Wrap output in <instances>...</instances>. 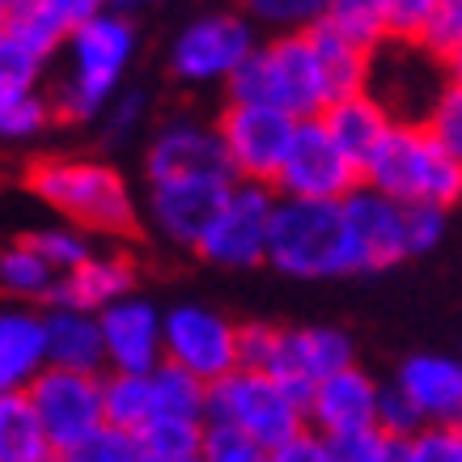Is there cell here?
<instances>
[{"label": "cell", "instance_id": "d6a6232c", "mask_svg": "<svg viewBox=\"0 0 462 462\" xmlns=\"http://www.w3.org/2000/svg\"><path fill=\"white\" fill-rule=\"evenodd\" d=\"M51 98H42L39 89H14L0 85V136L5 141H34L42 127L51 124Z\"/></svg>", "mask_w": 462, "mask_h": 462}, {"label": "cell", "instance_id": "ffe728a7", "mask_svg": "<svg viewBox=\"0 0 462 462\" xmlns=\"http://www.w3.org/2000/svg\"><path fill=\"white\" fill-rule=\"evenodd\" d=\"M378 403H382V382H374L365 369H344L336 378H327L314 391L306 407L310 433L319 437H352V433H374L378 429Z\"/></svg>", "mask_w": 462, "mask_h": 462}, {"label": "cell", "instance_id": "f1b7e54d", "mask_svg": "<svg viewBox=\"0 0 462 462\" xmlns=\"http://www.w3.org/2000/svg\"><path fill=\"white\" fill-rule=\"evenodd\" d=\"M102 407H106V424L119 433L141 437L157 420L153 411V378H136V374H106L102 378Z\"/></svg>", "mask_w": 462, "mask_h": 462}, {"label": "cell", "instance_id": "4316f807", "mask_svg": "<svg viewBox=\"0 0 462 462\" xmlns=\"http://www.w3.org/2000/svg\"><path fill=\"white\" fill-rule=\"evenodd\" d=\"M0 462H64L26 394H0Z\"/></svg>", "mask_w": 462, "mask_h": 462}, {"label": "cell", "instance_id": "ac0fdd59", "mask_svg": "<svg viewBox=\"0 0 462 462\" xmlns=\"http://www.w3.org/2000/svg\"><path fill=\"white\" fill-rule=\"evenodd\" d=\"M102 339H106V374H136L149 378L166 365V314L144 301L127 297L106 314H98Z\"/></svg>", "mask_w": 462, "mask_h": 462}, {"label": "cell", "instance_id": "7402d4cb", "mask_svg": "<svg viewBox=\"0 0 462 462\" xmlns=\"http://www.w3.org/2000/svg\"><path fill=\"white\" fill-rule=\"evenodd\" d=\"M394 386L420 407L424 424H462V356L416 352L399 365Z\"/></svg>", "mask_w": 462, "mask_h": 462}, {"label": "cell", "instance_id": "4dcf8cb0", "mask_svg": "<svg viewBox=\"0 0 462 462\" xmlns=\"http://www.w3.org/2000/svg\"><path fill=\"white\" fill-rule=\"evenodd\" d=\"M327 22H331L348 42H356L361 51H369V56L391 39L386 0H331V5H327Z\"/></svg>", "mask_w": 462, "mask_h": 462}, {"label": "cell", "instance_id": "bcb514c9", "mask_svg": "<svg viewBox=\"0 0 462 462\" xmlns=\"http://www.w3.org/2000/svg\"><path fill=\"white\" fill-rule=\"evenodd\" d=\"M331 462H382L386 449V433H352V437H322Z\"/></svg>", "mask_w": 462, "mask_h": 462}, {"label": "cell", "instance_id": "7dc6e473", "mask_svg": "<svg viewBox=\"0 0 462 462\" xmlns=\"http://www.w3.org/2000/svg\"><path fill=\"white\" fill-rule=\"evenodd\" d=\"M272 462H331V454H327V441L306 429V433L293 437L289 446L272 449Z\"/></svg>", "mask_w": 462, "mask_h": 462}, {"label": "cell", "instance_id": "8992f818", "mask_svg": "<svg viewBox=\"0 0 462 462\" xmlns=\"http://www.w3.org/2000/svg\"><path fill=\"white\" fill-rule=\"evenodd\" d=\"M94 14H102L94 0H9L0 14V85L34 89L51 56Z\"/></svg>", "mask_w": 462, "mask_h": 462}, {"label": "cell", "instance_id": "4fadbf2b", "mask_svg": "<svg viewBox=\"0 0 462 462\" xmlns=\"http://www.w3.org/2000/svg\"><path fill=\"white\" fill-rule=\"evenodd\" d=\"M276 187L263 182H238L234 196L225 204V212L217 217V225L208 229V238L199 242V259L212 267H259L267 263V246H272V221H276Z\"/></svg>", "mask_w": 462, "mask_h": 462}, {"label": "cell", "instance_id": "6da1fadb", "mask_svg": "<svg viewBox=\"0 0 462 462\" xmlns=\"http://www.w3.org/2000/svg\"><path fill=\"white\" fill-rule=\"evenodd\" d=\"M26 191L85 234L132 238L141 229V204L127 179L98 157H39L26 170Z\"/></svg>", "mask_w": 462, "mask_h": 462}, {"label": "cell", "instance_id": "8fae6325", "mask_svg": "<svg viewBox=\"0 0 462 462\" xmlns=\"http://www.w3.org/2000/svg\"><path fill=\"white\" fill-rule=\"evenodd\" d=\"M217 132L225 141L234 179L272 187L293 149L297 119L272 111V106H254V102H225V111L217 115Z\"/></svg>", "mask_w": 462, "mask_h": 462}, {"label": "cell", "instance_id": "3957f363", "mask_svg": "<svg viewBox=\"0 0 462 462\" xmlns=\"http://www.w3.org/2000/svg\"><path fill=\"white\" fill-rule=\"evenodd\" d=\"M229 102H254L284 111L297 124L322 119L331 106V89L319 69V56L301 34H272L254 47V56L242 64V72L225 85Z\"/></svg>", "mask_w": 462, "mask_h": 462}, {"label": "cell", "instance_id": "83f0119b", "mask_svg": "<svg viewBox=\"0 0 462 462\" xmlns=\"http://www.w3.org/2000/svg\"><path fill=\"white\" fill-rule=\"evenodd\" d=\"M0 289L14 297V306H51L60 289V272L39 251H30L26 242H14L0 254Z\"/></svg>", "mask_w": 462, "mask_h": 462}, {"label": "cell", "instance_id": "5bb4252c", "mask_svg": "<svg viewBox=\"0 0 462 462\" xmlns=\"http://www.w3.org/2000/svg\"><path fill=\"white\" fill-rule=\"evenodd\" d=\"M34 416L42 420L47 437L56 441L60 458L81 449L94 433L106 429V407H102V378L69 374V369H47L26 391Z\"/></svg>", "mask_w": 462, "mask_h": 462}, {"label": "cell", "instance_id": "f546056e", "mask_svg": "<svg viewBox=\"0 0 462 462\" xmlns=\"http://www.w3.org/2000/svg\"><path fill=\"white\" fill-rule=\"evenodd\" d=\"M153 378V411L157 420H182V424H208V391L199 378H191L179 365H162Z\"/></svg>", "mask_w": 462, "mask_h": 462}, {"label": "cell", "instance_id": "b9f144b4", "mask_svg": "<svg viewBox=\"0 0 462 462\" xmlns=\"http://www.w3.org/2000/svg\"><path fill=\"white\" fill-rule=\"evenodd\" d=\"M437 17V0H386V26L399 42H424Z\"/></svg>", "mask_w": 462, "mask_h": 462}, {"label": "cell", "instance_id": "c3c4849f", "mask_svg": "<svg viewBox=\"0 0 462 462\" xmlns=\"http://www.w3.org/2000/svg\"><path fill=\"white\" fill-rule=\"evenodd\" d=\"M382 462H411V441H391V437H386Z\"/></svg>", "mask_w": 462, "mask_h": 462}, {"label": "cell", "instance_id": "816d5d0a", "mask_svg": "<svg viewBox=\"0 0 462 462\" xmlns=\"http://www.w3.org/2000/svg\"><path fill=\"white\" fill-rule=\"evenodd\" d=\"M141 462H149V458H141Z\"/></svg>", "mask_w": 462, "mask_h": 462}, {"label": "cell", "instance_id": "9a60e30c", "mask_svg": "<svg viewBox=\"0 0 462 462\" xmlns=\"http://www.w3.org/2000/svg\"><path fill=\"white\" fill-rule=\"evenodd\" d=\"M144 179H149V187L174 179H234V166H229L217 124H204V119H191V115L166 119L149 136Z\"/></svg>", "mask_w": 462, "mask_h": 462}, {"label": "cell", "instance_id": "603a6c76", "mask_svg": "<svg viewBox=\"0 0 462 462\" xmlns=\"http://www.w3.org/2000/svg\"><path fill=\"white\" fill-rule=\"evenodd\" d=\"M132 289H136V263L124 251H98L81 272L60 281L51 306L81 310V314H106L111 306L136 297Z\"/></svg>", "mask_w": 462, "mask_h": 462}, {"label": "cell", "instance_id": "30bf717a", "mask_svg": "<svg viewBox=\"0 0 462 462\" xmlns=\"http://www.w3.org/2000/svg\"><path fill=\"white\" fill-rule=\"evenodd\" d=\"M361 182H365L361 166L331 141V132L322 127V119H310V124H297L293 149H289V157H284V166L272 187H276L281 199L344 204Z\"/></svg>", "mask_w": 462, "mask_h": 462}, {"label": "cell", "instance_id": "44dd1931", "mask_svg": "<svg viewBox=\"0 0 462 462\" xmlns=\"http://www.w3.org/2000/svg\"><path fill=\"white\" fill-rule=\"evenodd\" d=\"M51 369L47 310L9 306L0 314V391L26 394Z\"/></svg>", "mask_w": 462, "mask_h": 462}, {"label": "cell", "instance_id": "74e56055", "mask_svg": "<svg viewBox=\"0 0 462 462\" xmlns=\"http://www.w3.org/2000/svg\"><path fill=\"white\" fill-rule=\"evenodd\" d=\"M276 344H281V327L238 322V369H246V374H272Z\"/></svg>", "mask_w": 462, "mask_h": 462}, {"label": "cell", "instance_id": "277c9868", "mask_svg": "<svg viewBox=\"0 0 462 462\" xmlns=\"http://www.w3.org/2000/svg\"><path fill=\"white\" fill-rule=\"evenodd\" d=\"M361 174L365 187L399 199L403 208L449 212L462 199V162L441 149L429 127L416 124H394Z\"/></svg>", "mask_w": 462, "mask_h": 462}, {"label": "cell", "instance_id": "7a4b0ae2", "mask_svg": "<svg viewBox=\"0 0 462 462\" xmlns=\"http://www.w3.org/2000/svg\"><path fill=\"white\" fill-rule=\"evenodd\" d=\"M64 56L69 60H64V77L51 89V106L72 124L98 119L127 89L124 77L136 56V26L132 17L102 9L81 30H72Z\"/></svg>", "mask_w": 462, "mask_h": 462}, {"label": "cell", "instance_id": "cb8c5ba5", "mask_svg": "<svg viewBox=\"0 0 462 462\" xmlns=\"http://www.w3.org/2000/svg\"><path fill=\"white\" fill-rule=\"evenodd\" d=\"M47 339H51V369L106 378V339L98 314L47 306Z\"/></svg>", "mask_w": 462, "mask_h": 462}, {"label": "cell", "instance_id": "681fc988", "mask_svg": "<svg viewBox=\"0 0 462 462\" xmlns=\"http://www.w3.org/2000/svg\"><path fill=\"white\" fill-rule=\"evenodd\" d=\"M449 72H454V77H462V42H458V51L449 56Z\"/></svg>", "mask_w": 462, "mask_h": 462}, {"label": "cell", "instance_id": "52a82bcc", "mask_svg": "<svg viewBox=\"0 0 462 462\" xmlns=\"http://www.w3.org/2000/svg\"><path fill=\"white\" fill-rule=\"evenodd\" d=\"M208 424L238 429L263 449H281L310 429L306 403L272 374H229L208 391Z\"/></svg>", "mask_w": 462, "mask_h": 462}, {"label": "cell", "instance_id": "e575fe53", "mask_svg": "<svg viewBox=\"0 0 462 462\" xmlns=\"http://www.w3.org/2000/svg\"><path fill=\"white\" fill-rule=\"evenodd\" d=\"M429 424H424L420 407L411 403L399 386H382V403H378V433H386L391 441H416Z\"/></svg>", "mask_w": 462, "mask_h": 462}, {"label": "cell", "instance_id": "484cf974", "mask_svg": "<svg viewBox=\"0 0 462 462\" xmlns=\"http://www.w3.org/2000/svg\"><path fill=\"white\" fill-rule=\"evenodd\" d=\"M306 39H310V47H314V56H319V69H322V77H327L331 102L352 98V94H369V64H374V56L361 51L356 42L344 39V34L327 22V14L306 30Z\"/></svg>", "mask_w": 462, "mask_h": 462}, {"label": "cell", "instance_id": "ab89813d", "mask_svg": "<svg viewBox=\"0 0 462 462\" xmlns=\"http://www.w3.org/2000/svg\"><path fill=\"white\" fill-rule=\"evenodd\" d=\"M149 106H153V98H149V89H141V85H127L124 94L106 106V115H102V124H106V141H127L136 127L149 119Z\"/></svg>", "mask_w": 462, "mask_h": 462}, {"label": "cell", "instance_id": "e0dca14e", "mask_svg": "<svg viewBox=\"0 0 462 462\" xmlns=\"http://www.w3.org/2000/svg\"><path fill=\"white\" fill-rule=\"evenodd\" d=\"M352 356H356L352 336L339 331V327H281L272 378L284 382L310 407V399H314V391L322 382L356 365Z\"/></svg>", "mask_w": 462, "mask_h": 462}, {"label": "cell", "instance_id": "836d02e7", "mask_svg": "<svg viewBox=\"0 0 462 462\" xmlns=\"http://www.w3.org/2000/svg\"><path fill=\"white\" fill-rule=\"evenodd\" d=\"M208 424H182V420H153L141 433V449L149 462H191L204 454Z\"/></svg>", "mask_w": 462, "mask_h": 462}, {"label": "cell", "instance_id": "f907efd6", "mask_svg": "<svg viewBox=\"0 0 462 462\" xmlns=\"http://www.w3.org/2000/svg\"><path fill=\"white\" fill-rule=\"evenodd\" d=\"M191 462H204V458H191Z\"/></svg>", "mask_w": 462, "mask_h": 462}, {"label": "cell", "instance_id": "d4e9b609", "mask_svg": "<svg viewBox=\"0 0 462 462\" xmlns=\"http://www.w3.org/2000/svg\"><path fill=\"white\" fill-rule=\"evenodd\" d=\"M322 127H327L331 141H336L339 149L365 170L369 166V157L378 153V144L391 136L394 119L374 94H352V98H339V102L327 106Z\"/></svg>", "mask_w": 462, "mask_h": 462}, {"label": "cell", "instance_id": "d6986e66", "mask_svg": "<svg viewBox=\"0 0 462 462\" xmlns=\"http://www.w3.org/2000/svg\"><path fill=\"white\" fill-rule=\"evenodd\" d=\"M344 217H348L352 242H356V254H361V272H382V267H394L411 259V246H407V208L399 199L382 196L374 187H356L348 199H344Z\"/></svg>", "mask_w": 462, "mask_h": 462}, {"label": "cell", "instance_id": "9c48e42d", "mask_svg": "<svg viewBox=\"0 0 462 462\" xmlns=\"http://www.w3.org/2000/svg\"><path fill=\"white\" fill-rule=\"evenodd\" d=\"M254 47V26L242 14H199L170 39L166 64L182 85H229Z\"/></svg>", "mask_w": 462, "mask_h": 462}, {"label": "cell", "instance_id": "1f68e13d", "mask_svg": "<svg viewBox=\"0 0 462 462\" xmlns=\"http://www.w3.org/2000/svg\"><path fill=\"white\" fill-rule=\"evenodd\" d=\"M22 242H26L30 251H39L42 259L51 263V272H60V281L72 276V272H81V267L98 254L94 242H89V234L77 229V225H42V229H30Z\"/></svg>", "mask_w": 462, "mask_h": 462}, {"label": "cell", "instance_id": "f35d334b", "mask_svg": "<svg viewBox=\"0 0 462 462\" xmlns=\"http://www.w3.org/2000/svg\"><path fill=\"white\" fill-rule=\"evenodd\" d=\"M141 458H144L141 437L119 433V429H111V424H106V429L89 437L81 449H72L64 462H141Z\"/></svg>", "mask_w": 462, "mask_h": 462}, {"label": "cell", "instance_id": "ee69618b", "mask_svg": "<svg viewBox=\"0 0 462 462\" xmlns=\"http://www.w3.org/2000/svg\"><path fill=\"white\" fill-rule=\"evenodd\" d=\"M458 42H462V0H437V17L429 26L424 47L449 64V56L458 51Z\"/></svg>", "mask_w": 462, "mask_h": 462}, {"label": "cell", "instance_id": "60d3db41", "mask_svg": "<svg viewBox=\"0 0 462 462\" xmlns=\"http://www.w3.org/2000/svg\"><path fill=\"white\" fill-rule=\"evenodd\" d=\"M424 127L441 141V149H449V153L462 162V77H454V81L446 85V94L437 98V106Z\"/></svg>", "mask_w": 462, "mask_h": 462}, {"label": "cell", "instance_id": "f6af8a7d", "mask_svg": "<svg viewBox=\"0 0 462 462\" xmlns=\"http://www.w3.org/2000/svg\"><path fill=\"white\" fill-rule=\"evenodd\" d=\"M441 238H446V212L441 208H407V246H411V259H416V254H429Z\"/></svg>", "mask_w": 462, "mask_h": 462}, {"label": "cell", "instance_id": "7bdbcfd3", "mask_svg": "<svg viewBox=\"0 0 462 462\" xmlns=\"http://www.w3.org/2000/svg\"><path fill=\"white\" fill-rule=\"evenodd\" d=\"M411 462H462V424H429L411 441Z\"/></svg>", "mask_w": 462, "mask_h": 462}, {"label": "cell", "instance_id": "5b68a950", "mask_svg": "<svg viewBox=\"0 0 462 462\" xmlns=\"http://www.w3.org/2000/svg\"><path fill=\"white\" fill-rule=\"evenodd\" d=\"M267 263L293 281H331V276L361 272V254L352 242L344 204L281 199L272 221Z\"/></svg>", "mask_w": 462, "mask_h": 462}, {"label": "cell", "instance_id": "7c38bea8", "mask_svg": "<svg viewBox=\"0 0 462 462\" xmlns=\"http://www.w3.org/2000/svg\"><path fill=\"white\" fill-rule=\"evenodd\" d=\"M166 365H179L204 386H217L229 374H238V322H229L221 310L182 306L166 310Z\"/></svg>", "mask_w": 462, "mask_h": 462}, {"label": "cell", "instance_id": "d590c367", "mask_svg": "<svg viewBox=\"0 0 462 462\" xmlns=\"http://www.w3.org/2000/svg\"><path fill=\"white\" fill-rule=\"evenodd\" d=\"M322 14H327V5H319V0H254L251 5L254 22L276 26V34H301V30H310Z\"/></svg>", "mask_w": 462, "mask_h": 462}, {"label": "cell", "instance_id": "8d00e7d4", "mask_svg": "<svg viewBox=\"0 0 462 462\" xmlns=\"http://www.w3.org/2000/svg\"><path fill=\"white\" fill-rule=\"evenodd\" d=\"M204 462H272V449H263L259 441H251L238 429H225V424H208L204 433Z\"/></svg>", "mask_w": 462, "mask_h": 462}, {"label": "cell", "instance_id": "2e32d148", "mask_svg": "<svg viewBox=\"0 0 462 462\" xmlns=\"http://www.w3.org/2000/svg\"><path fill=\"white\" fill-rule=\"evenodd\" d=\"M238 179H174L149 187V221L166 242L199 251L208 229L225 212Z\"/></svg>", "mask_w": 462, "mask_h": 462}, {"label": "cell", "instance_id": "ba28073f", "mask_svg": "<svg viewBox=\"0 0 462 462\" xmlns=\"http://www.w3.org/2000/svg\"><path fill=\"white\" fill-rule=\"evenodd\" d=\"M449 81H454L449 64L433 56L424 42L386 39L369 64V94L391 111L394 124L424 127Z\"/></svg>", "mask_w": 462, "mask_h": 462}]
</instances>
